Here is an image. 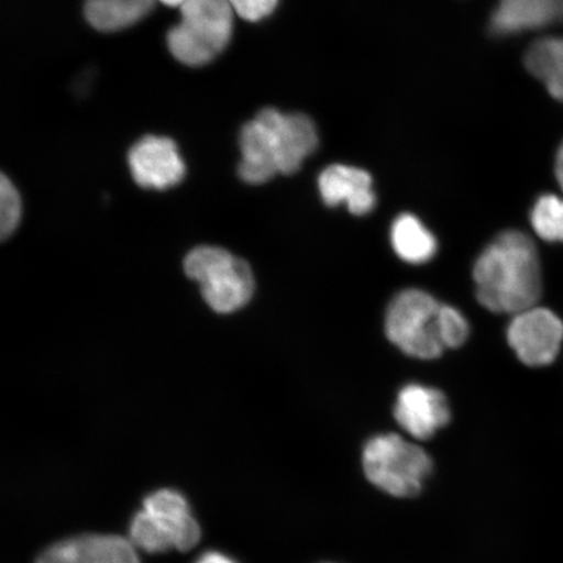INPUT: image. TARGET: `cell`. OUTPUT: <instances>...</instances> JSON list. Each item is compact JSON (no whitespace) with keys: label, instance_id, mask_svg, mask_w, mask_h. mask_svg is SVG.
Segmentation results:
<instances>
[{"label":"cell","instance_id":"9a60e30c","mask_svg":"<svg viewBox=\"0 0 563 563\" xmlns=\"http://www.w3.org/2000/svg\"><path fill=\"white\" fill-rule=\"evenodd\" d=\"M525 65L544 84L548 93L563 103V35H549L534 41L525 56Z\"/></svg>","mask_w":563,"mask_h":563},{"label":"cell","instance_id":"7402d4cb","mask_svg":"<svg viewBox=\"0 0 563 563\" xmlns=\"http://www.w3.org/2000/svg\"><path fill=\"white\" fill-rule=\"evenodd\" d=\"M196 563H236L220 552H207Z\"/></svg>","mask_w":563,"mask_h":563},{"label":"cell","instance_id":"ba28073f","mask_svg":"<svg viewBox=\"0 0 563 563\" xmlns=\"http://www.w3.org/2000/svg\"><path fill=\"white\" fill-rule=\"evenodd\" d=\"M394 418L411 438L424 441L445 428L452 413L445 394L434 387L410 384L398 394Z\"/></svg>","mask_w":563,"mask_h":563},{"label":"cell","instance_id":"e0dca14e","mask_svg":"<svg viewBox=\"0 0 563 563\" xmlns=\"http://www.w3.org/2000/svg\"><path fill=\"white\" fill-rule=\"evenodd\" d=\"M156 0H87L86 18L101 32H118L136 24L153 9Z\"/></svg>","mask_w":563,"mask_h":563},{"label":"cell","instance_id":"9c48e42d","mask_svg":"<svg viewBox=\"0 0 563 563\" xmlns=\"http://www.w3.org/2000/svg\"><path fill=\"white\" fill-rule=\"evenodd\" d=\"M129 165L140 187L166 189L185 178L186 165L172 139L145 136L132 146Z\"/></svg>","mask_w":563,"mask_h":563},{"label":"cell","instance_id":"30bf717a","mask_svg":"<svg viewBox=\"0 0 563 563\" xmlns=\"http://www.w3.org/2000/svg\"><path fill=\"white\" fill-rule=\"evenodd\" d=\"M35 563H141L132 541L117 534L86 533L58 541Z\"/></svg>","mask_w":563,"mask_h":563},{"label":"cell","instance_id":"52a82bcc","mask_svg":"<svg viewBox=\"0 0 563 563\" xmlns=\"http://www.w3.org/2000/svg\"><path fill=\"white\" fill-rule=\"evenodd\" d=\"M256 118L264 125L279 174L297 173L319 146V133L307 115L265 109Z\"/></svg>","mask_w":563,"mask_h":563},{"label":"cell","instance_id":"44dd1931","mask_svg":"<svg viewBox=\"0 0 563 563\" xmlns=\"http://www.w3.org/2000/svg\"><path fill=\"white\" fill-rule=\"evenodd\" d=\"M232 10L246 21H260L269 16L278 0H229Z\"/></svg>","mask_w":563,"mask_h":563},{"label":"cell","instance_id":"6da1fadb","mask_svg":"<svg viewBox=\"0 0 563 563\" xmlns=\"http://www.w3.org/2000/svg\"><path fill=\"white\" fill-rule=\"evenodd\" d=\"M474 280L478 302L490 312L518 314L538 306L543 273L532 239L505 231L476 260Z\"/></svg>","mask_w":563,"mask_h":563},{"label":"cell","instance_id":"603a6c76","mask_svg":"<svg viewBox=\"0 0 563 563\" xmlns=\"http://www.w3.org/2000/svg\"><path fill=\"white\" fill-rule=\"evenodd\" d=\"M554 173L563 191V141L559 147L558 154H555Z\"/></svg>","mask_w":563,"mask_h":563},{"label":"cell","instance_id":"ffe728a7","mask_svg":"<svg viewBox=\"0 0 563 563\" xmlns=\"http://www.w3.org/2000/svg\"><path fill=\"white\" fill-rule=\"evenodd\" d=\"M440 335L445 349H457L468 340L470 325L454 307L442 305L440 311Z\"/></svg>","mask_w":563,"mask_h":563},{"label":"cell","instance_id":"ac0fdd59","mask_svg":"<svg viewBox=\"0 0 563 563\" xmlns=\"http://www.w3.org/2000/svg\"><path fill=\"white\" fill-rule=\"evenodd\" d=\"M531 224L543 241L563 243V199L555 195L541 196L532 209Z\"/></svg>","mask_w":563,"mask_h":563},{"label":"cell","instance_id":"4fadbf2b","mask_svg":"<svg viewBox=\"0 0 563 563\" xmlns=\"http://www.w3.org/2000/svg\"><path fill=\"white\" fill-rule=\"evenodd\" d=\"M563 15V0H498L490 31L498 35L538 30Z\"/></svg>","mask_w":563,"mask_h":563},{"label":"cell","instance_id":"8992f818","mask_svg":"<svg viewBox=\"0 0 563 563\" xmlns=\"http://www.w3.org/2000/svg\"><path fill=\"white\" fill-rule=\"evenodd\" d=\"M510 347L528 367H545L559 356L563 342V322L543 307L514 314L508 329Z\"/></svg>","mask_w":563,"mask_h":563},{"label":"cell","instance_id":"8fae6325","mask_svg":"<svg viewBox=\"0 0 563 563\" xmlns=\"http://www.w3.org/2000/svg\"><path fill=\"white\" fill-rule=\"evenodd\" d=\"M144 512L176 551L187 552L199 543L201 530L181 493L161 489L144 499Z\"/></svg>","mask_w":563,"mask_h":563},{"label":"cell","instance_id":"d6986e66","mask_svg":"<svg viewBox=\"0 0 563 563\" xmlns=\"http://www.w3.org/2000/svg\"><path fill=\"white\" fill-rule=\"evenodd\" d=\"M21 217V200L12 181L2 175L0 179V235L3 241L16 230Z\"/></svg>","mask_w":563,"mask_h":563},{"label":"cell","instance_id":"7a4b0ae2","mask_svg":"<svg viewBox=\"0 0 563 563\" xmlns=\"http://www.w3.org/2000/svg\"><path fill=\"white\" fill-rule=\"evenodd\" d=\"M234 13L229 0H188L180 7V23L167 34L175 59L191 67L216 59L229 45Z\"/></svg>","mask_w":563,"mask_h":563},{"label":"cell","instance_id":"2e32d148","mask_svg":"<svg viewBox=\"0 0 563 563\" xmlns=\"http://www.w3.org/2000/svg\"><path fill=\"white\" fill-rule=\"evenodd\" d=\"M390 239L394 252L407 264H426L438 253L434 235L412 214L405 213L396 218Z\"/></svg>","mask_w":563,"mask_h":563},{"label":"cell","instance_id":"5b68a950","mask_svg":"<svg viewBox=\"0 0 563 563\" xmlns=\"http://www.w3.org/2000/svg\"><path fill=\"white\" fill-rule=\"evenodd\" d=\"M441 302L418 288L399 292L387 308L385 330L390 342L406 355L433 361L442 355Z\"/></svg>","mask_w":563,"mask_h":563},{"label":"cell","instance_id":"277c9868","mask_svg":"<svg viewBox=\"0 0 563 563\" xmlns=\"http://www.w3.org/2000/svg\"><path fill=\"white\" fill-rule=\"evenodd\" d=\"M185 272L199 282L202 298L218 313L238 311L255 292V278L249 263L220 246L201 245L189 252Z\"/></svg>","mask_w":563,"mask_h":563},{"label":"cell","instance_id":"7c38bea8","mask_svg":"<svg viewBox=\"0 0 563 563\" xmlns=\"http://www.w3.org/2000/svg\"><path fill=\"white\" fill-rule=\"evenodd\" d=\"M319 191L328 207L346 202L354 216H367L376 207L372 176L362 168L332 165L319 176Z\"/></svg>","mask_w":563,"mask_h":563},{"label":"cell","instance_id":"cb8c5ba5","mask_svg":"<svg viewBox=\"0 0 563 563\" xmlns=\"http://www.w3.org/2000/svg\"><path fill=\"white\" fill-rule=\"evenodd\" d=\"M161 2L166 5L181 7L183 4L187 3L188 0H161Z\"/></svg>","mask_w":563,"mask_h":563},{"label":"cell","instance_id":"5bb4252c","mask_svg":"<svg viewBox=\"0 0 563 563\" xmlns=\"http://www.w3.org/2000/svg\"><path fill=\"white\" fill-rule=\"evenodd\" d=\"M241 151L243 159L239 166V175L244 181L263 185L279 174L264 125L257 118L243 126Z\"/></svg>","mask_w":563,"mask_h":563},{"label":"cell","instance_id":"3957f363","mask_svg":"<svg viewBox=\"0 0 563 563\" xmlns=\"http://www.w3.org/2000/svg\"><path fill=\"white\" fill-rule=\"evenodd\" d=\"M363 468L368 481L393 497L418 496L433 471L424 449L396 433L379 434L365 443Z\"/></svg>","mask_w":563,"mask_h":563}]
</instances>
